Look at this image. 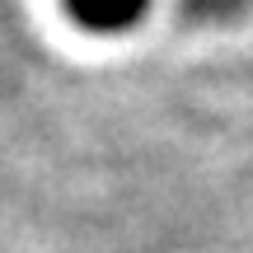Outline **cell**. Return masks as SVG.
<instances>
[{
  "label": "cell",
  "instance_id": "cell-1",
  "mask_svg": "<svg viewBox=\"0 0 253 253\" xmlns=\"http://www.w3.org/2000/svg\"><path fill=\"white\" fill-rule=\"evenodd\" d=\"M66 9L89 33H126L131 24H141L150 0H66Z\"/></svg>",
  "mask_w": 253,
  "mask_h": 253
},
{
  "label": "cell",
  "instance_id": "cell-2",
  "mask_svg": "<svg viewBox=\"0 0 253 253\" xmlns=\"http://www.w3.org/2000/svg\"><path fill=\"white\" fill-rule=\"evenodd\" d=\"M239 5H244V0H188V14H197V19H225V14H235Z\"/></svg>",
  "mask_w": 253,
  "mask_h": 253
}]
</instances>
